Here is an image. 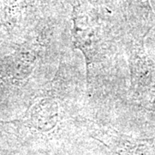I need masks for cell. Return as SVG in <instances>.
I'll return each instance as SVG.
<instances>
[{"mask_svg":"<svg viewBox=\"0 0 155 155\" xmlns=\"http://www.w3.org/2000/svg\"><path fill=\"white\" fill-rule=\"evenodd\" d=\"M129 63L133 97L155 110V63L145 53L142 41L131 47Z\"/></svg>","mask_w":155,"mask_h":155,"instance_id":"cell-1","label":"cell"}]
</instances>
